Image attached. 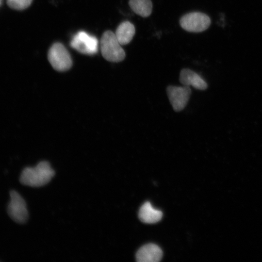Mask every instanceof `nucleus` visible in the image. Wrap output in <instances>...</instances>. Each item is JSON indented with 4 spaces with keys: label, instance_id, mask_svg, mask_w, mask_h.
I'll use <instances>...</instances> for the list:
<instances>
[{
    "label": "nucleus",
    "instance_id": "3",
    "mask_svg": "<svg viewBox=\"0 0 262 262\" xmlns=\"http://www.w3.org/2000/svg\"><path fill=\"white\" fill-rule=\"evenodd\" d=\"M48 58L53 68L59 71L69 69L72 66V59L68 51L61 43H54L49 49Z\"/></svg>",
    "mask_w": 262,
    "mask_h": 262
},
{
    "label": "nucleus",
    "instance_id": "12",
    "mask_svg": "<svg viewBox=\"0 0 262 262\" xmlns=\"http://www.w3.org/2000/svg\"><path fill=\"white\" fill-rule=\"evenodd\" d=\"M129 4L135 14L142 17H147L152 13V3L150 0H130Z\"/></svg>",
    "mask_w": 262,
    "mask_h": 262
},
{
    "label": "nucleus",
    "instance_id": "9",
    "mask_svg": "<svg viewBox=\"0 0 262 262\" xmlns=\"http://www.w3.org/2000/svg\"><path fill=\"white\" fill-rule=\"evenodd\" d=\"M180 82L185 86H192L195 89L204 90L207 88V82L201 77L194 71L188 69H182L180 74Z\"/></svg>",
    "mask_w": 262,
    "mask_h": 262
},
{
    "label": "nucleus",
    "instance_id": "5",
    "mask_svg": "<svg viewBox=\"0 0 262 262\" xmlns=\"http://www.w3.org/2000/svg\"><path fill=\"white\" fill-rule=\"evenodd\" d=\"M10 201L7 206V213L15 222L23 224L28 219L26 204L22 197L16 191L10 192Z\"/></svg>",
    "mask_w": 262,
    "mask_h": 262
},
{
    "label": "nucleus",
    "instance_id": "10",
    "mask_svg": "<svg viewBox=\"0 0 262 262\" xmlns=\"http://www.w3.org/2000/svg\"><path fill=\"white\" fill-rule=\"evenodd\" d=\"M139 218L146 223L152 224L159 221L163 216L161 211L153 208L149 202H145L140 208Z\"/></svg>",
    "mask_w": 262,
    "mask_h": 262
},
{
    "label": "nucleus",
    "instance_id": "13",
    "mask_svg": "<svg viewBox=\"0 0 262 262\" xmlns=\"http://www.w3.org/2000/svg\"><path fill=\"white\" fill-rule=\"evenodd\" d=\"M33 0H7L9 7L16 10H22L28 8Z\"/></svg>",
    "mask_w": 262,
    "mask_h": 262
},
{
    "label": "nucleus",
    "instance_id": "4",
    "mask_svg": "<svg viewBox=\"0 0 262 262\" xmlns=\"http://www.w3.org/2000/svg\"><path fill=\"white\" fill-rule=\"evenodd\" d=\"M180 26L189 32L199 33L207 30L211 24L210 17L201 12H192L182 16L180 20Z\"/></svg>",
    "mask_w": 262,
    "mask_h": 262
},
{
    "label": "nucleus",
    "instance_id": "14",
    "mask_svg": "<svg viewBox=\"0 0 262 262\" xmlns=\"http://www.w3.org/2000/svg\"><path fill=\"white\" fill-rule=\"evenodd\" d=\"M1 0H0V3H1Z\"/></svg>",
    "mask_w": 262,
    "mask_h": 262
},
{
    "label": "nucleus",
    "instance_id": "11",
    "mask_svg": "<svg viewBox=\"0 0 262 262\" xmlns=\"http://www.w3.org/2000/svg\"><path fill=\"white\" fill-rule=\"evenodd\" d=\"M135 33L134 25L128 21H125L119 25L115 33L120 44L125 45L131 41Z\"/></svg>",
    "mask_w": 262,
    "mask_h": 262
},
{
    "label": "nucleus",
    "instance_id": "1",
    "mask_svg": "<svg viewBox=\"0 0 262 262\" xmlns=\"http://www.w3.org/2000/svg\"><path fill=\"white\" fill-rule=\"evenodd\" d=\"M55 174L49 164L46 161L39 163L35 167L23 169L20 176V182L31 187H40L49 183Z\"/></svg>",
    "mask_w": 262,
    "mask_h": 262
},
{
    "label": "nucleus",
    "instance_id": "6",
    "mask_svg": "<svg viewBox=\"0 0 262 262\" xmlns=\"http://www.w3.org/2000/svg\"><path fill=\"white\" fill-rule=\"evenodd\" d=\"M98 42L97 38L84 31L75 34L70 41V46L80 53L93 55L98 50Z\"/></svg>",
    "mask_w": 262,
    "mask_h": 262
},
{
    "label": "nucleus",
    "instance_id": "8",
    "mask_svg": "<svg viewBox=\"0 0 262 262\" xmlns=\"http://www.w3.org/2000/svg\"><path fill=\"white\" fill-rule=\"evenodd\" d=\"M162 256V250L159 246L154 244H148L138 250L136 259L139 262H157L161 260Z\"/></svg>",
    "mask_w": 262,
    "mask_h": 262
},
{
    "label": "nucleus",
    "instance_id": "2",
    "mask_svg": "<svg viewBox=\"0 0 262 262\" xmlns=\"http://www.w3.org/2000/svg\"><path fill=\"white\" fill-rule=\"evenodd\" d=\"M100 47L103 57L112 62H119L126 56L125 52L121 47L115 33L110 31L105 32L102 34Z\"/></svg>",
    "mask_w": 262,
    "mask_h": 262
},
{
    "label": "nucleus",
    "instance_id": "7",
    "mask_svg": "<svg viewBox=\"0 0 262 262\" xmlns=\"http://www.w3.org/2000/svg\"><path fill=\"white\" fill-rule=\"evenodd\" d=\"M169 100L176 112L182 111L189 100L191 90L189 86L169 85L166 88Z\"/></svg>",
    "mask_w": 262,
    "mask_h": 262
}]
</instances>
